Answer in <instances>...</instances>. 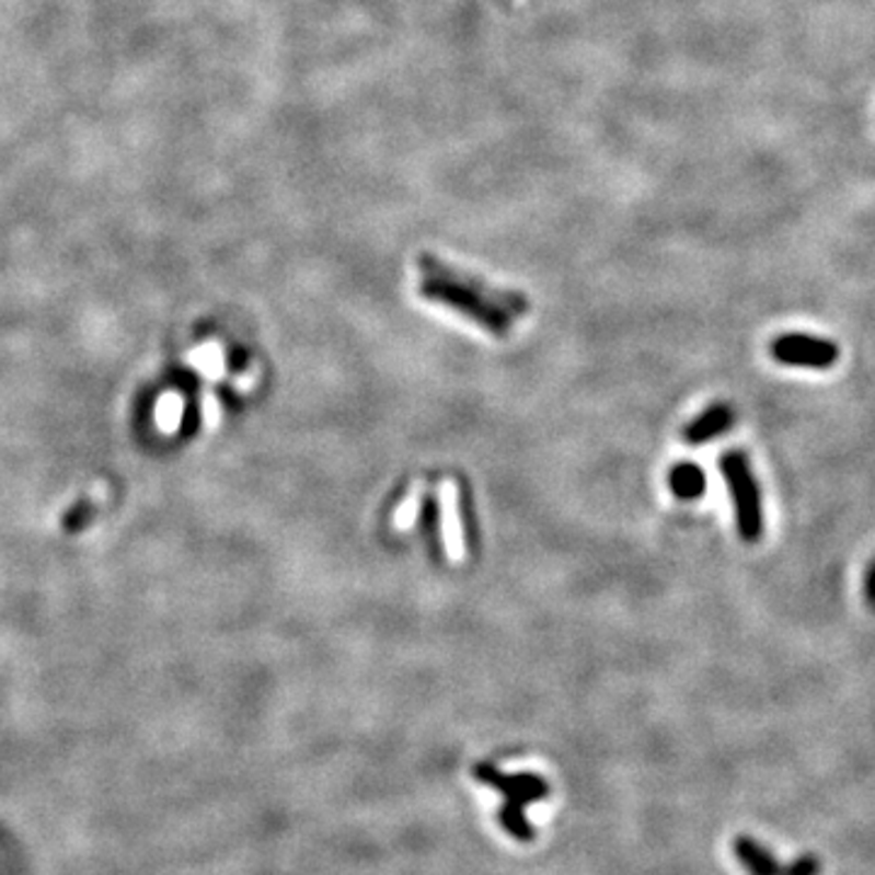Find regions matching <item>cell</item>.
Here are the masks:
<instances>
[{
  "label": "cell",
  "mask_w": 875,
  "mask_h": 875,
  "mask_svg": "<svg viewBox=\"0 0 875 875\" xmlns=\"http://www.w3.org/2000/svg\"><path fill=\"white\" fill-rule=\"evenodd\" d=\"M735 408L729 404H713L707 406L703 414H698L689 426L683 428V440L689 446H703V442H711L713 438L727 434L729 428L735 426Z\"/></svg>",
  "instance_id": "5"
},
{
  "label": "cell",
  "mask_w": 875,
  "mask_h": 875,
  "mask_svg": "<svg viewBox=\"0 0 875 875\" xmlns=\"http://www.w3.org/2000/svg\"><path fill=\"white\" fill-rule=\"evenodd\" d=\"M733 851L749 875H788V863H779L767 847H761L755 837L739 834L733 841Z\"/></svg>",
  "instance_id": "6"
},
{
  "label": "cell",
  "mask_w": 875,
  "mask_h": 875,
  "mask_svg": "<svg viewBox=\"0 0 875 875\" xmlns=\"http://www.w3.org/2000/svg\"><path fill=\"white\" fill-rule=\"evenodd\" d=\"M719 472L733 496L739 538L745 542H759L763 538V498L747 452L727 450L719 458Z\"/></svg>",
  "instance_id": "2"
},
{
  "label": "cell",
  "mask_w": 875,
  "mask_h": 875,
  "mask_svg": "<svg viewBox=\"0 0 875 875\" xmlns=\"http://www.w3.org/2000/svg\"><path fill=\"white\" fill-rule=\"evenodd\" d=\"M771 358L785 365V368H810L829 370L839 360V346L827 338L810 334H781L771 341Z\"/></svg>",
  "instance_id": "3"
},
{
  "label": "cell",
  "mask_w": 875,
  "mask_h": 875,
  "mask_svg": "<svg viewBox=\"0 0 875 875\" xmlns=\"http://www.w3.org/2000/svg\"><path fill=\"white\" fill-rule=\"evenodd\" d=\"M418 268L421 297L456 309V312L468 316L498 338L511 334L514 319L528 312V302L520 295L511 290H498V287L452 268V265L438 261L436 256H428V253L418 258Z\"/></svg>",
  "instance_id": "1"
},
{
  "label": "cell",
  "mask_w": 875,
  "mask_h": 875,
  "mask_svg": "<svg viewBox=\"0 0 875 875\" xmlns=\"http://www.w3.org/2000/svg\"><path fill=\"white\" fill-rule=\"evenodd\" d=\"M822 873V861L813 854H803L788 863V875H819Z\"/></svg>",
  "instance_id": "9"
},
{
  "label": "cell",
  "mask_w": 875,
  "mask_h": 875,
  "mask_svg": "<svg viewBox=\"0 0 875 875\" xmlns=\"http://www.w3.org/2000/svg\"><path fill=\"white\" fill-rule=\"evenodd\" d=\"M671 492L686 502H693V498L705 494V474L701 468H695L693 462H681L669 474Z\"/></svg>",
  "instance_id": "7"
},
{
  "label": "cell",
  "mask_w": 875,
  "mask_h": 875,
  "mask_svg": "<svg viewBox=\"0 0 875 875\" xmlns=\"http://www.w3.org/2000/svg\"><path fill=\"white\" fill-rule=\"evenodd\" d=\"M498 825H502L508 834L518 841H533L536 839V827L528 822L526 807L518 803H504L502 810H498Z\"/></svg>",
  "instance_id": "8"
},
{
  "label": "cell",
  "mask_w": 875,
  "mask_h": 875,
  "mask_svg": "<svg viewBox=\"0 0 875 875\" xmlns=\"http://www.w3.org/2000/svg\"><path fill=\"white\" fill-rule=\"evenodd\" d=\"M474 779L502 793L508 803H518L523 807L545 801L550 795V783L538 773H504L494 763H477Z\"/></svg>",
  "instance_id": "4"
},
{
  "label": "cell",
  "mask_w": 875,
  "mask_h": 875,
  "mask_svg": "<svg viewBox=\"0 0 875 875\" xmlns=\"http://www.w3.org/2000/svg\"><path fill=\"white\" fill-rule=\"evenodd\" d=\"M863 596H866L871 608H875V560L868 564L866 577H863Z\"/></svg>",
  "instance_id": "10"
}]
</instances>
